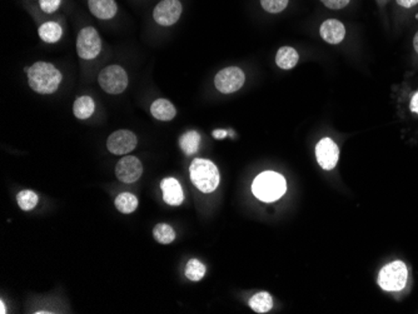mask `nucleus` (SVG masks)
Here are the masks:
<instances>
[{"instance_id": "f257e3e1", "label": "nucleus", "mask_w": 418, "mask_h": 314, "mask_svg": "<svg viewBox=\"0 0 418 314\" xmlns=\"http://www.w3.org/2000/svg\"><path fill=\"white\" fill-rule=\"evenodd\" d=\"M28 74L29 86L34 92L39 94H52L59 88L61 73L50 63L37 61L29 69Z\"/></svg>"}, {"instance_id": "f03ea898", "label": "nucleus", "mask_w": 418, "mask_h": 314, "mask_svg": "<svg viewBox=\"0 0 418 314\" xmlns=\"http://www.w3.org/2000/svg\"><path fill=\"white\" fill-rule=\"evenodd\" d=\"M287 183L285 177L276 172H263L259 174L252 184V192L259 201L271 203L278 201L285 193Z\"/></svg>"}, {"instance_id": "7ed1b4c3", "label": "nucleus", "mask_w": 418, "mask_h": 314, "mask_svg": "<svg viewBox=\"0 0 418 314\" xmlns=\"http://www.w3.org/2000/svg\"><path fill=\"white\" fill-rule=\"evenodd\" d=\"M189 175L194 187L203 193L214 192L220 181L218 168L208 159H194L189 168Z\"/></svg>"}, {"instance_id": "20e7f679", "label": "nucleus", "mask_w": 418, "mask_h": 314, "mask_svg": "<svg viewBox=\"0 0 418 314\" xmlns=\"http://www.w3.org/2000/svg\"><path fill=\"white\" fill-rule=\"evenodd\" d=\"M408 271L405 263L395 261L381 269L379 275V287L386 292H399L407 284Z\"/></svg>"}, {"instance_id": "39448f33", "label": "nucleus", "mask_w": 418, "mask_h": 314, "mask_svg": "<svg viewBox=\"0 0 418 314\" xmlns=\"http://www.w3.org/2000/svg\"><path fill=\"white\" fill-rule=\"evenodd\" d=\"M98 81L106 93L120 94L128 87V75L120 66H109L100 72Z\"/></svg>"}, {"instance_id": "423d86ee", "label": "nucleus", "mask_w": 418, "mask_h": 314, "mask_svg": "<svg viewBox=\"0 0 418 314\" xmlns=\"http://www.w3.org/2000/svg\"><path fill=\"white\" fill-rule=\"evenodd\" d=\"M102 41L99 34L93 27H86L80 30L77 38V52L82 59L91 61L99 55Z\"/></svg>"}, {"instance_id": "0eeeda50", "label": "nucleus", "mask_w": 418, "mask_h": 314, "mask_svg": "<svg viewBox=\"0 0 418 314\" xmlns=\"http://www.w3.org/2000/svg\"><path fill=\"white\" fill-rule=\"evenodd\" d=\"M246 81L245 73L237 67H228L222 69L214 78V86L218 92L231 94L238 92Z\"/></svg>"}, {"instance_id": "6e6552de", "label": "nucleus", "mask_w": 418, "mask_h": 314, "mask_svg": "<svg viewBox=\"0 0 418 314\" xmlns=\"http://www.w3.org/2000/svg\"><path fill=\"white\" fill-rule=\"evenodd\" d=\"M182 10L180 0H162L154 8L153 18L162 27H171L180 21Z\"/></svg>"}, {"instance_id": "1a4fd4ad", "label": "nucleus", "mask_w": 418, "mask_h": 314, "mask_svg": "<svg viewBox=\"0 0 418 314\" xmlns=\"http://www.w3.org/2000/svg\"><path fill=\"white\" fill-rule=\"evenodd\" d=\"M138 139L131 130H117L111 134L106 141V148L114 155H126L137 147Z\"/></svg>"}, {"instance_id": "9d476101", "label": "nucleus", "mask_w": 418, "mask_h": 314, "mask_svg": "<svg viewBox=\"0 0 418 314\" xmlns=\"http://www.w3.org/2000/svg\"><path fill=\"white\" fill-rule=\"evenodd\" d=\"M142 174H143V166L140 159L133 155H126L118 161L115 167L117 178L126 184L138 181Z\"/></svg>"}, {"instance_id": "9b49d317", "label": "nucleus", "mask_w": 418, "mask_h": 314, "mask_svg": "<svg viewBox=\"0 0 418 314\" xmlns=\"http://www.w3.org/2000/svg\"><path fill=\"white\" fill-rule=\"evenodd\" d=\"M316 157L321 167L325 170H332L339 163V146L332 139L323 138L316 147Z\"/></svg>"}, {"instance_id": "f8f14e48", "label": "nucleus", "mask_w": 418, "mask_h": 314, "mask_svg": "<svg viewBox=\"0 0 418 314\" xmlns=\"http://www.w3.org/2000/svg\"><path fill=\"white\" fill-rule=\"evenodd\" d=\"M319 34L323 38V41L328 44H339L345 39V28L342 21L337 19H328L323 21L319 28Z\"/></svg>"}, {"instance_id": "ddd939ff", "label": "nucleus", "mask_w": 418, "mask_h": 314, "mask_svg": "<svg viewBox=\"0 0 418 314\" xmlns=\"http://www.w3.org/2000/svg\"><path fill=\"white\" fill-rule=\"evenodd\" d=\"M160 188L163 192V199L168 206L178 207L184 199L183 189L180 187V181L174 178H166L160 183Z\"/></svg>"}, {"instance_id": "4468645a", "label": "nucleus", "mask_w": 418, "mask_h": 314, "mask_svg": "<svg viewBox=\"0 0 418 314\" xmlns=\"http://www.w3.org/2000/svg\"><path fill=\"white\" fill-rule=\"evenodd\" d=\"M88 4L94 17L102 21L112 19L118 12L114 0H88Z\"/></svg>"}, {"instance_id": "2eb2a0df", "label": "nucleus", "mask_w": 418, "mask_h": 314, "mask_svg": "<svg viewBox=\"0 0 418 314\" xmlns=\"http://www.w3.org/2000/svg\"><path fill=\"white\" fill-rule=\"evenodd\" d=\"M151 113L158 121H172L173 118L175 117L177 110L168 99H157V101H153Z\"/></svg>"}, {"instance_id": "dca6fc26", "label": "nucleus", "mask_w": 418, "mask_h": 314, "mask_svg": "<svg viewBox=\"0 0 418 314\" xmlns=\"http://www.w3.org/2000/svg\"><path fill=\"white\" fill-rule=\"evenodd\" d=\"M299 61V54L294 48L282 47L276 55V63L281 69H292L297 66Z\"/></svg>"}, {"instance_id": "f3484780", "label": "nucleus", "mask_w": 418, "mask_h": 314, "mask_svg": "<svg viewBox=\"0 0 418 314\" xmlns=\"http://www.w3.org/2000/svg\"><path fill=\"white\" fill-rule=\"evenodd\" d=\"M94 109H95V104H94L93 99L88 95L79 97V98H77V101H74V115L82 121L91 118L93 115Z\"/></svg>"}, {"instance_id": "a211bd4d", "label": "nucleus", "mask_w": 418, "mask_h": 314, "mask_svg": "<svg viewBox=\"0 0 418 314\" xmlns=\"http://www.w3.org/2000/svg\"><path fill=\"white\" fill-rule=\"evenodd\" d=\"M180 146L186 155L197 153L200 146V135L196 130L183 134L180 138Z\"/></svg>"}, {"instance_id": "6ab92c4d", "label": "nucleus", "mask_w": 418, "mask_h": 314, "mask_svg": "<svg viewBox=\"0 0 418 314\" xmlns=\"http://www.w3.org/2000/svg\"><path fill=\"white\" fill-rule=\"evenodd\" d=\"M249 307L252 308L256 313H267L273 307V300L271 294L267 292H259L254 294L249 300Z\"/></svg>"}, {"instance_id": "aec40b11", "label": "nucleus", "mask_w": 418, "mask_h": 314, "mask_svg": "<svg viewBox=\"0 0 418 314\" xmlns=\"http://www.w3.org/2000/svg\"><path fill=\"white\" fill-rule=\"evenodd\" d=\"M115 208L120 210V213L131 214L133 213L134 210L138 208V198L132 193H120L115 198Z\"/></svg>"}, {"instance_id": "412c9836", "label": "nucleus", "mask_w": 418, "mask_h": 314, "mask_svg": "<svg viewBox=\"0 0 418 314\" xmlns=\"http://www.w3.org/2000/svg\"><path fill=\"white\" fill-rule=\"evenodd\" d=\"M61 27L55 21H47L39 28V37L46 43H57L61 38Z\"/></svg>"}, {"instance_id": "4be33fe9", "label": "nucleus", "mask_w": 418, "mask_h": 314, "mask_svg": "<svg viewBox=\"0 0 418 314\" xmlns=\"http://www.w3.org/2000/svg\"><path fill=\"white\" fill-rule=\"evenodd\" d=\"M153 235L155 241L160 244H171L175 239V232L169 224L160 223L153 229Z\"/></svg>"}, {"instance_id": "5701e85b", "label": "nucleus", "mask_w": 418, "mask_h": 314, "mask_svg": "<svg viewBox=\"0 0 418 314\" xmlns=\"http://www.w3.org/2000/svg\"><path fill=\"white\" fill-rule=\"evenodd\" d=\"M38 194L33 192V190H21L17 195V202H18V206H19L23 210L29 212L34 208L37 207L38 204Z\"/></svg>"}, {"instance_id": "b1692460", "label": "nucleus", "mask_w": 418, "mask_h": 314, "mask_svg": "<svg viewBox=\"0 0 418 314\" xmlns=\"http://www.w3.org/2000/svg\"><path fill=\"white\" fill-rule=\"evenodd\" d=\"M206 274V266L198 259H191L187 263L186 277L192 282H198Z\"/></svg>"}, {"instance_id": "393cba45", "label": "nucleus", "mask_w": 418, "mask_h": 314, "mask_svg": "<svg viewBox=\"0 0 418 314\" xmlns=\"http://www.w3.org/2000/svg\"><path fill=\"white\" fill-rule=\"evenodd\" d=\"M289 0H260V6L268 13L277 14L288 7Z\"/></svg>"}, {"instance_id": "a878e982", "label": "nucleus", "mask_w": 418, "mask_h": 314, "mask_svg": "<svg viewBox=\"0 0 418 314\" xmlns=\"http://www.w3.org/2000/svg\"><path fill=\"white\" fill-rule=\"evenodd\" d=\"M60 1L61 0H40V8L46 13H54L60 7Z\"/></svg>"}, {"instance_id": "bb28decb", "label": "nucleus", "mask_w": 418, "mask_h": 314, "mask_svg": "<svg viewBox=\"0 0 418 314\" xmlns=\"http://www.w3.org/2000/svg\"><path fill=\"white\" fill-rule=\"evenodd\" d=\"M325 7L328 9H333V10H339V9H343L350 4L351 0H321Z\"/></svg>"}, {"instance_id": "cd10ccee", "label": "nucleus", "mask_w": 418, "mask_h": 314, "mask_svg": "<svg viewBox=\"0 0 418 314\" xmlns=\"http://www.w3.org/2000/svg\"><path fill=\"white\" fill-rule=\"evenodd\" d=\"M410 108H411L412 113L418 114V92L413 94L411 103H410Z\"/></svg>"}, {"instance_id": "c85d7f7f", "label": "nucleus", "mask_w": 418, "mask_h": 314, "mask_svg": "<svg viewBox=\"0 0 418 314\" xmlns=\"http://www.w3.org/2000/svg\"><path fill=\"white\" fill-rule=\"evenodd\" d=\"M399 6L403 8H412L417 6L418 0H397Z\"/></svg>"}, {"instance_id": "c756f323", "label": "nucleus", "mask_w": 418, "mask_h": 314, "mask_svg": "<svg viewBox=\"0 0 418 314\" xmlns=\"http://www.w3.org/2000/svg\"><path fill=\"white\" fill-rule=\"evenodd\" d=\"M227 135H233V134L229 133L228 130H214L213 132V138H216V139H223V138H226Z\"/></svg>"}, {"instance_id": "7c9ffc66", "label": "nucleus", "mask_w": 418, "mask_h": 314, "mask_svg": "<svg viewBox=\"0 0 418 314\" xmlns=\"http://www.w3.org/2000/svg\"><path fill=\"white\" fill-rule=\"evenodd\" d=\"M413 47H415V50L418 53V32L415 35V39H413Z\"/></svg>"}, {"instance_id": "2f4dec72", "label": "nucleus", "mask_w": 418, "mask_h": 314, "mask_svg": "<svg viewBox=\"0 0 418 314\" xmlns=\"http://www.w3.org/2000/svg\"><path fill=\"white\" fill-rule=\"evenodd\" d=\"M1 313H7V311H6V307H4V303L1 302Z\"/></svg>"}]
</instances>
